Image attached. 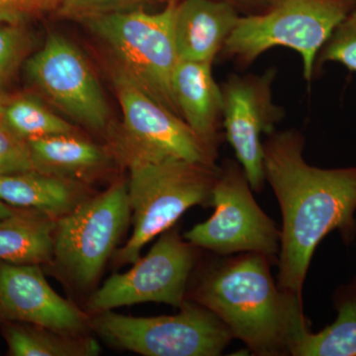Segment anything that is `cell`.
<instances>
[{
  "label": "cell",
  "mask_w": 356,
  "mask_h": 356,
  "mask_svg": "<svg viewBox=\"0 0 356 356\" xmlns=\"http://www.w3.org/2000/svg\"><path fill=\"white\" fill-rule=\"evenodd\" d=\"M264 142V166L282 214L277 284L302 297L316 248L332 232L346 247L356 238V166L321 168L304 159L305 137L274 131Z\"/></svg>",
  "instance_id": "1"
},
{
  "label": "cell",
  "mask_w": 356,
  "mask_h": 356,
  "mask_svg": "<svg viewBox=\"0 0 356 356\" xmlns=\"http://www.w3.org/2000/svg\"><path fill=\"white\" fill-rule=\"evenodd\" d=\"M218 257L199 271L187 299L216 314L252 355L293 356L311 323L302 297L274 280L273 259L257 252Z\"/></svg>",
  "instance_id": "2"
},
{
  "label": "cell",
  "mask_w": 356,
  "mask_h": 356,
  "mask_svg": "<svg viewBox=\"0 0 356 356\" xmlns=\"http://www.w3.org/2000/svg\"><path fill=\"white\" fill-rule=\"evenodd\" d=\"M128 184L132 235L114 254L118 266L139 259L147 243L172 228L194 206H212L220 166L182 159L130 166Z\"/></svg>",
  "instance_id": "3"
},
{
  "label": "cell",
  "mask_w": 356,
  "mask_h": 356,
  "mask_svg": "<svg viewBox=\"0 0 356 356\" xmlns=\"http://www.w3.org/2000/svg\"><path fill=\"white\" fill-rule=\"evenodd\" d=\"M177 1L168 0L165 8L156 13L133 9L83 23L106 47L114 63L113 72L127 77L180 117L172 86L179 60L173 31Z\"/></svg>",
  "instance_id": "4"
},
{
  "label": "cell",
  "mask_w": 356,
  "mask_h": 356,
  "mask_svg": "<svg viewBox=\"0 0 356 356\" xmlns=\"http://www.w3.org/2000/svg\"><path fill=\"white\" fill-rule=\"evenodd\" d=\"M355 8L356 0H276L266 13L241 15L219 57L245 69L274 47H285L301 56L310 83L318 51Z\"/></svg>",
  "instance_id": "5"
},
{
  "label": "cell",
  "mask_w": 356,
  "mask_h": 356,
  "mask_svg": "<svg viewBox=\"0 0 356 356\" xmlns=\"http://www.w3.org/2000/svg\"><path fill=\"white\" fill-rule=\"evenodd\" d=\"M122 123L110 137L109 151L124 166L182 159L216 165L218 149L204 142L173 113L118 72L112 74Z\"/></svg>",
  "instance_id": "6"
},
{
  "label": "cell",
  "mask_w": 356,
  "mask_h": 356,
  "mask_svg": "<svg viewBox=\"0 0 356 356\" xmlns=\"http://www.w3.org/2000/svg\"><path fill=\"white\" fill-rule=\"evenodd\" d=\"M179 313L130 317L112 310L90 318V329L105 343L144 356H218L234 339L209 309L187 299Z\"/></svg>",
  "instance_id": "7"
},
{
  "label": "cell",
  "mask_w": 356,
  "mask_h": 356,
  "mask_svg": "<svg viewBox=\"0 0 356 356\" xmlns=\"http://www.w3.org/2000/svg\"><path fill=\"white\" fill-rule=\"evenodd\" d=\"M130 222L128 184L115 182L58 218L51 262L74 286H92Z\"/></svg>",
  "instance_id": "8"
},
{
  "label": "cell",
  "mask_w": 356,
  "mask_h": 356,
  "mask_svg": "<svg viewBox=\"0 0 356 356\" xmlns=\"http://www.w3.org/2000/svg\"><path fill=\"white\" fill-rule=\"evenodd\" d=\"M252 191L242 165L226 159L213 191L214 213L187 231L185 240L221 257L257 252L275 259L280 250L281 229L259 207Z\"/></svg>",
  "instance_id": "9"
},
{
  "label": "cell",
  "mask_w": 356,
  "mask_h": 356,
  "mask_svg": "<svg viewBox=\"0 0 356 356\" xmlns=\"http://www.w3.org/2000/svg\"><path fill=\"white\" fill-rule=\"evenodd\" d=\"M200 248L177 229L170 228L132 268L110 276L88 299L92 314L147 302L163 303L179 309L187 300L189 281L197 266Z\"/></svg>",
  "instance_id": "10"
},
{
  "label": "cell",
  "mask_w": 356,
  "mask_h": 356,
  "mask_svg": "<svg viewBox=\"0 0 356 356\" xmlns=\"http://www.w3.org/2000/svg\"><path fill=\"white\" fill-rule=\"evenodd\" d=\"M276 76L271 67L264 74H232L221 83L225 137L257 193L266 182L261 136L273 133L285 116L273 100Z\"/></svg>",
  "instance_id": "11"
},
{
  "label": "cell",
  "mask_w": 356,
  "mask_h": 356,
  "mask_svg": "<svg viewBox=\"0 0 356 356\" xmlns=\"http://www.w3.org/2000/svg\"><path fill=\"white\" fill-rule=\"evenodd\" d=\"M28 76L58 109L93 131H104L109 108L88 60L72 42L57 33L26 65Z\"/></svg>",
  "instance_id": "12"
},
{
  "label": "cell",
  "mask_w": 356,
  "mask_h": 356,
  "mask_svg": "<svg viewBox=\"0 0 356 356\" xmlns=\"http://www.w3.org/2000/svg\"><path fill=\"white\" fill-rule=\"evenodd\" d=\"M0 317L69 334L90 327V317L51 288L38 264H0Z\"/></svg>",
  "instance_id": "13"
},
{
  "label": "cell",
  "mask_w": 356,
  "mask_h": 356,
  "mask_svg": "<svg viewBox=\"0 0 356 356\" xmlns=\"http://www.w3.org/2000/svg\"><path fill=\"white\" fill-rule=\"evenodd\" d=\"M240 17L219 0H178L173 24L178 58L214 64Z\"/></svg>",
  "instance_id": "14"
},
{
  "label": "cell",
  "mask_w": 356,
  "mask_h": 356,
  "mask_svg": "<svg viewBox=\"0 0 356 356\" xmlns=\"http://www.w3.org/2000/svg\"><path fill=\"white\" fill-rule=\"evenodd\" d=\"M212 64L178 60L172 76V95L182 120L204 142L219 149L222 134L221 84L215 81Z\"/></svg>",
  "instance_id": "15"
},
{
  "label": "cell",
  "mask_w": 356,
  "mask_h": 356,
  "mask_svg": "<svg viewBox=\"0 0 356 356\" xmlns=\"http://www.w3.org/2000/svg\"><path fill=\"white\" fill-rule=\"evenodd\" d=\"M27 144L35 170L79 184H86L93 179L114 159L109 149L76 132L30 140Z\"/></svg>",
  "instance_id": "16"
},
{
  "label": "cell",
  "mask_w": 356,
  "mask_h": 356,
  "mask_svg": "<svg viewBox=\"0 0 356 356\" xmlns=\"http://www.w3.org/2000/svg\"><path fill=\"white\" fill-rule=\"evenodd\" d=\"M86 185L38 172L0 177V200L58 220L89 197Z\"/></svg>",
  "instance_id": "17"
},
{
  "label": "cell",
  "mask_w": 356,
  "mask_h": 356,
  "mask_svg": "<svg viewBox=\"0 0 356 356\" xmlns=\"http://www.w3.org/2000/svg\"><path fill=\"white\" fill-rule=\"evenodd\" d=\"M57 220L37 211L16 212L0 221V261L16 264H50Z\"/></svg>",
  "instance_id": "18"
},
{
  "label": "cell",
  "mask_w": 356,
  "mask_h": 356,
  "mask_svg": "<svg viewBox=\"0 0 356 356\" xmlns=\"http://www.w3.org/2000/svg\"><path fill=\"white\" fill-rule=\"evenodd\" d=\"M332 301L336 321L309 332L293 356H356V276L337 288Z\"/></svg>",
  "instance_id": "19"
},
{
  "label": "cell",
  "mask_w": 356,
  "mask_h": 356,
  "mask_svg": "<svg viewBox=\"0 0 356 356\" xmlns=\"http://www.w3.org/2000/svg\"><path fill=\"white\" fill-rule=\"evenodd\" d=\"M4 339L13 356H96L102 348L93 337L69 334L29 324H9Z\"/></svg>",
  "instance_id": "20"
},
{
  "label": "cell",
  "mask_w": 356,
  "mask_h": 356,
  "mask_svg": "<svg viewBox=\"0 0 356 356\" xmlns=\"http://www.w3.org/2000/svg\"><path fill=\"white\" fill-rule=\"evenodd\" d=\"M0 118L9 130L25 142L76 132L74 125L31 96L8 98L0 109Z\"/></svg>",
  "instance_id": "21"
},
{
  "label": "cell",
  "mask_w": 356,
  "mask_h": 356,
  "mask_svg": "<svg viewBox=\"0 0 356 356\" xmlns=\"http://www.w3.org/2000/svg\"><path fill=\"white\" fill-rule=\"evenodd\" d=\"M334 62L356 72V8L341 23L316 58L314 74L317 76L325 63Z\"/></svg>",
  "instance_id": "22"
},
{
  "label": "cell",
  "mask_w": 356,
  "mask_h": 356,
  "mask_svg": "<svg viewBox=\"0 0 356 356\" xmlns=\"http://www.w3.org/2000/svg\"><path fill=\"white\" fill-rule=\"evenodd\" d=\"M168 0H60L56 13L63 18L86 22L98 16L123 13Z\"/></svg>",
  "instance_id": "23"
},
{
  "label": "cell",
  "mask_w": 356,
  "mask_h": 356,
  "mask_svg": "<svg viewBox=\"0 0 356 356\" xmlns=\"http://www.w3.org/2000/svg\"><path fill=\"white\" fill-rule=\"evenodd\" d=\"M34 170L27 142L20 139L0 118V177Z\"/></svg>",
  "instance_id": "24"
},
{
  "label": "cell",
  "mask_w": 356,
  "mask_h": 356,
  "mask_svg": "<svg viewBox=\"0 0 356 356\" xmlns=\"http://www.w3.org/2000/svg\"><path fill=\"white\" fill-rule=\"evenodd\" d=\"M27 36L20 24L0 21V81H6L24 58Z\"/></svg>",
  "instance_id": "25"
},
{
  "label": "cell",
  "mask_w": 356,
  "mask_h": 356,
  "mask_svg": "<svg viewBox=\"0 0 356 356\" xmlns=\"http://www.w3.org/2000/svg\"><path fill=\"white\" fill-rule=\"evenodd\" d=\"M60 0H0V21L21 24L23 21L57 10Z\"/></svg>",
  "instance_id": "26"
},
{
  "label": "cell",
  "mask_w": 356,
  "mask_h": 356,
  "mask_svg": "<svg viewBox=\"0 0 356 356\" xmlns=\"http://www.w3.org/2000/svg\"><path fill=\"white\" fill-rule=\"evenodd\" d=\"M228 3L240 13L241 15H254L266 13L275 3L276 0H219Z\"/></svg>",
  "instance_id": "27"
},
{
  "label": "cell",
  "mask_w": 356,
  "mask_h": 356,
  "mask_svg": "<svg viewBox=\"0 0 356 356\" xmlns=\"http://www.w3.org/2000/svg\"><path fill=\"white\" fill-rule=\"evenodd\" d=\"M14 213L13 208L11 206H9L8 204L2 202L0 200V221L1 220L6 219V218L11 216Z\"/></svg>",
  "instance_id": "28"
},
{
  "label": "cell",
  "mask_w": 356,
  "mask_h": 356,
  "mask_svg": "<svg viewBox=\"0 0 356 356\" xmlns=\"http://www.w3.org/2000/svg\"><path fill=\"white\" fill-rule=\"evenodd\" d=\"M4 83H6V81H0V109L3 106L6 100L8 99L6 91H4Z\"/></svg>",
  "instance_id": "29"
}]
</instances>
